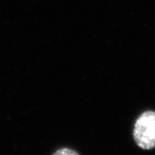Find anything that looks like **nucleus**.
I'll use <instances>...</instances> for the list:
<instances>
[{
	"instance_id": "2",
	"label": "nucleus",
	"mask_w": 155,
	"mask_h": 155,
	"mask_svg": "<svg viewBox=\"0 0 155 155\" xmlns=\"http://www.w3.org/2000/svg\"><path fill=\"white\" fill-rule=\"evenodd\" d=\"M53 155H80L75 150L69 148H61L56 151Z\"/></svg>"
},
{
	"instance_id": "1",
	"label": "nucleus",
	"mask_w": 155,
	"mask_h": 155,
	"mask_svg": "<svg viewBox=\"0 0 155 155\" xmlns=\"http://www.w3.org/2000/svg\"><path fill=\"white\" fill-rule=\"evenodd\" d=\"M134 139L143 150H152L155 147V112L147 111L137 119L134 129Z\"/></svg>"
}]
</instances>
